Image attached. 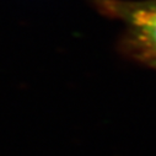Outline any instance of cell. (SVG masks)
<instances>
[{
  "label": "cell",
  "mask_w": 156,
  "mask_h": 156,
  "mask_svg": "<svg viewBox=\"0 0 156 156\" xmlns=\"http://www.w3.org/2000/svg\"><path fill=\"white\" fill-rule=\"evenodd\" d=\"M103 9L123 19L128 25L130 42L146 58L156 60V0L124 2L100 0Z\"/></svg>",
  "instance_id": "obj_1"
}]
</instances>
